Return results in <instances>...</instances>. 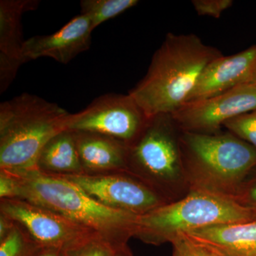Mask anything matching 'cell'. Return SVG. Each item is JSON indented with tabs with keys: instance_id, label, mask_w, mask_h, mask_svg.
<instances>
[{
	"instance_id": "cell-18",
	"label": "cell",
	"mask_w": 256,
	"mask_h": 256,
	"mask_svg": "<svg viewBox=\"0 0 256 256\" xmlns=\"http://www.w3.org/2000/svg\"><path fill=\"white\" fill-rule=\"evenodd\" d=\"M42 248L22 226L15 222L9 235L0 240V256H36Z\"/></svg>"
},
{
	"instance_id": "cell-6",
	"label": "cell",
	"mask_w": 256,
	"mask_h": 256,
	"mask_svg": "<svg viewBox=\"0 0 256 256\" xmlns=\"http://www.w3.org/2000/svg\"><path fill=\"white\" fill-rule=\"evenodd\" d=\"M180 130L171 114L150 118L137 139L128 146L127 170L168 200L190 192L180 146Z\"/></svg>"
},
{
	"instance_id": "cell-3",
	"label": "cell",
	"mask_w": 256,
	"mask_h": 256,
	"mask_svg": "<svg viewBox=\"0 0 256 256\" xmlns=\"http://www.w3.org/2000/svg\"><path fill=\"white\" fill-rule=\"evenodd\" d=\"M180 146L190 192L233 198L256 169V148L228 131H181Z\"/></svg>"
},
{
	"instance_id": "cell-12",
	"label": "cell",
	"mask_w": 256,
	"mask_h": 256,
	"mask_svg": "<svg viewBox=\"0 0 256 256\" xmlns=\"http://www.w3.org/2000/svg\"><path fill=\"white\" fill-rule=\"evenodd\" d=\"M256 66V44L235 54L218 57L204 69L186 102L203 100L250 84Z\"/></svg>"
},
{
	"instance_id": "cell-26",
	"label": "cell",
	"mask_w": 256,
	"mask_h": 256,
	"mask_svg": "<svg viewBox=\"0 0 256 256\" xmlns=\"http://www.w3.org/2000/svg\"><path fill=\"white\" fill-rule=\"evenodd\" d=\"M62 254H63V248L44 247L36 256H62Z\"/></svg>"
},
{
	"instance_id": "cell-25",
	"label": "cell",
	"mask_w": 256,
	"mask_h": 256,
	"mask_svg": "<svg viewBox=\"0 0 256 256\" xmlns=\"http://www.w3.org/2000/svg\"><path fill=\"white\" fill-rule=\"evenodd\" d=\"M15 222L4 214L0 213V240L6 238L12 230Z\"/></svg>"
},
{
	"instance_id": "cell-7",
	"label": "cell",
	"mask_w": 256,
	"mask_h": 256,
	"mask_svg": "<svg viewBox=\"0 0 256 256\" xmlns=\"http://www.w3.org/2000/svg\"><path fill=\"white\" fill-rule=\"evenodd\" d=\"M150 118L130 94H109L84 110L69 114L66 129L105 134L129 146L146 128Z\"/></svg>"
},
{
	"instance_id": "cell-13",
	"label": "cell",
	"mask_w": 256,
	"mask_h": 256,
	"mask_svg": "<svg viewBox=\"0 0 256 256\" xmlns=\"http://www.w3.org/2000/svg\"><path fill=\"white\" fill-rule=\"evenodd\" d=\"M36 0L0 1V92L14 80L24 63L22 18L26 12L36 10Z\"/></svg>"
},
{
	"instance_id": "cell-8",
	"label": "cell",
	"mask_w": 256,
	"mask_h": 256,
	"mask_svg": "<svg viewBox=\"0 0 256 256\" xmlns=\"http://www.w3.org/2000/svg\"><path fill=\"white\" fill-rule=\"evenodd\" d=\"M112 210L142 216L170 203L146 182L128 171L62 176Z\"/></svg>"
},
{
	"instance_id": "cell-4",
	"label": "cell",
	"mask_w": 256,
	"mask_h": 256,
	"mask_svg": "<svg viewBox=\"0 0 256 256\" xmlns=\"http://www.w3.org/2000/svg\"><path fill=\"white\" fill-rule=\"evenodd\" d=\"M69 112L38 96L23 94L0 105V170L36 169L42 148L66 129Z\"/></svg>"
},
{
	"instance_id": "cell-17",
	"label": "cell",
	"mask_w": 256,
	"mask_h": 256,
	"mask_svg": "<svg viewBox=\"0 0 256 256\" xmlns=\"http://www.w3.org/2000/svg\"><path fill=\"white\" fill-rule=\"evenodd\" d=\"M138 0H82L80 2L82 14L92 20V28L122 14L138 4Z\"/></svg>"
},
{
	"instance_id": "cell-20",
	"label": "cell",
	"mask_w": 256,
	"mask_h": 256,
	"mask_svg": "<svg viewBox=\"0 0 256 256\" xmlns=\"http://www.w3.org/2000/svg\"><path fill=\"white\" fill-rule=\"evenodd\" d=\"M224 128L256 148V110L227 121Z\"/></svg>"
},
{
	"instance_id": "cell-14",
	"label": "cell",
	"mask_w": 256,
	"mask_h": 256,
	"mask_svg": "<svg viewBox=\"0 0 256 256\" xmlns=\"http://www.w3.org/2000/svg\"><path fill=\"white\" fill-rule=\"evenodd\" d=\"M84 174L128 171V146L105 134L74 131Z\"/></svg>"
},
{
	"instance_id": "cell-1",
	"label": "cell",
	"mask_w": 256,
	"mask_h": 256,
	"mask_svg": "<svg viewBox=\"0 0 256 256\" xmlns=\"http://www.w3.org/2000/svg\"><path fill=\"white\" fill-rule=\"evenodd\" d=\"M223 55L194 34L168 33L129 94L149 118L172 114L186 104L207 66Z\"/></svg>"
},
{
	"instance_id": "cell-24",
	"label": "cell",
	"mask_w": 256,
	"mask_h": 256,
	"mask_svg": "<svg viewBox=\"0 0 256 256\" xmlns=\"http://www.w3.org/2000/svg\"><path fill=\"white\" fill-rule=\"evenodd\" d=\"M16 196V182L10 172L0 170V200L15 198Z\"/></svg>"
},
{
	"instance_id": "cell-2",
	"label": "cell",
	"mask_w": 256,
	"mask_h": 256,
	"mask_svg": "<svg viewBox=\"0 0 256 256\" xmlns=\"http://www.w3.org/2000/svg\"><path fill=\"white\" fill-rule=\"evenodd\" d=\"M10 173L16 182V198L44 207L92 229L118 247L127 245L130 238L134 237L137 216L101 204L68 178L36 169Z\"/></svg>"
},
{
	"instance_id": "cell-23",
	"label": "cell",
	"mask_w": 256,
	"mask_h": 256,
	"mask_svg": "<svg viewBox=\"0 0 256 256\" xmlns=\"http://www.w3.org/2000/svg\"><path fill=\"white\" fill-rule=\"evenodd\" d=\"M232 198L242 206L252 210L256 214V169L244 182Z\"/></svg>"
},
{
	"instance_id": "cell-10",
	"label": "cell",
	"mask_w": 256,
	"mask_h": 256,
	"mask_svg": "<svg viewBox=\"0 0 256 256\" xmlns=\"http://www.w3.org/2000/svg\"><path fill=\"white\" fill-rule=\"evenodd\" d=\"M0 213L22 226L42 247L64 249L97 233L53 210L21 198L0 200Z\"/></svg>"
},
{
	"instance_id": "cell-19",
	"label": "cell",
	"mask_w": 256,
	"mask_h": 256,
	"mask_svg": "<svg viewBox=\"0 0 256 256\" xmlns=\"http://www.w3.org/2000/svg\"><path fill=\"white\" fill-rule=\"evenodd\" d=\"M120 248L96 233L64 248L62 256H114Z\"/></svg>"
},
{
	"instance_id": "cell-15",
	"label": "cell",
	"mask_w": 256,
	"mask_h": 256,
	"mask_svg": "<svg viewBox=\"0 0 256 256\" xmlns=\"http://www.w3.org/2000/svg\"><path fill=\"white\" fill-rule=\"evenodd\" d=\"M184 234L220 256H256V220L218 224Z\"/></svg>"
},
{
	"instance_id": "cell-22",
	"label": "cell",
	"mask_w": 256,
	"mask_h": 256,
	"mask_svg": "<svg viewBox=\"0 0 256 256\" xmlns=\"http://www.w3.org/2000/svg\"><path fill=\"white\" fill-rule=\"evenodd\" d=\"M195 11L200 16L218 18L222 13L234 4L233 0H193Z\"/></svg>"
},
{
	"instance_id": "cell-21",
	"label": "cell",
	"mask_w": 256,
	"mask_h": 256,
	"mask_svg": "<svg viewBox=\"0 0 256 256\" xmlns=\"http://www.w3.org/2000/svg\"><path fill=\"white\" fill-rule=\"evenodd\" d=\"M172 256H220L206 246L182 234L171 242Z\"/></svg>"
},
{
	"instance_id": "cell-28",
	"label": "cell",
	"mask_w": 256,
	"mask_h": 256,
	"mask_svg": "<svg viewBox=\"0 0 256 256\" xmlns=\"http://www.w3.org/2000/svg\"><path fill=\"white\" fill-rule=\"evenodd\" d=\"M250 84H254V85L256 86V66L255 70H254V74H252V80H250Z\"/></svg>"
},
{
	"instance_id": "cell-27",
	"label": "cell",
	"mask_w": 256,
	"mask_h": 256,
	"mask_svg": "<svg viewBox=\"0 0 256 256\" xmlns=\"http://www.w3.org/2000/svg\"><path fill=\"white\" fill-rule=\"evenodd\" d=\"M114 256H133V254L127 244V245L124 246L120 248Z\"/></svg>"
},
{
	"instance_id": "cell-16",
	"label": "cell",
	"mask_w": 256,
	"mask_h": 256,
	"mask_svg": "<svg viewBox=\"0 0 256 256\" xmlns=\"http://www.w3.org/2000/svg\"><path fill=\"white\" fill-rule=\"evenodd\" d=\"M36 169L58 176L84 174L74 131L64 130L48 141L38 156Z\"/></svg>"
},
{
	"instance_id": "cell-9",
	"label": "cell",
	"mask_w": 256,
	"mask_h": 256,
	"mask_svg": "<svg viewBox=\"0 0 256 256\" xmlns=\"http://www.w3.org/2000/svg\"><path fill=\"white\" fill-rule=\"evenodd\" d=\"M256 110V86L242 84L218 95L185 104L172 114L178 129L214 134L240 114Z\"/></svg>"
},
{
	"instance_id": "cell-11",
	"label": "cell",
	"mask_w": 256,
	"mask_h": 256,
	"mask_svg": "<svg viewBox=\"0 0 256 256\" xmlns=\"http://www.w3.org/2000/svg\"><path fill=\"white\" fill-rule=\"evenodd\" d=\"M92 31L90 18L86 14L78 15L52 34L35 36L25 40L24 63L48 57L60 64H68L89 50Z\"/></svg>"
},
{
	"instance_id": "cell-5",
	"label": "cell",
	"mask_w": 256,
	"mask_h": 256,
	"mask_svg": "<svg viewBox=\"0 0 256 256\" xmlns=\"http://www.w3.org/2000/svg\"><path fill=\"white\" fill-rule=\"evenodd\" d=\"M252 210L230 197L204 191H190L178 201L138 216L134 237L160 246L182 234L218 224L256 220Z\"/></svg>"
}]
</instances>
